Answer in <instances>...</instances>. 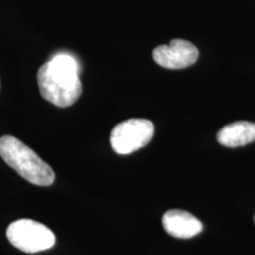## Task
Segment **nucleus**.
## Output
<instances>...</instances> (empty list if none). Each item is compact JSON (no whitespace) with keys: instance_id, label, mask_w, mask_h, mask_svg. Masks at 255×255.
Instances as JSON below:
<instances>
[{"instance_id":"6","label":"nucleus","mask_w":255,"mask_h":255,"mask_svg":"<svg viewBox=\"0 0 255 255\" xmlns=\"http://www.w3.org/2000/svg\"><path fill=\"white\" fill-rule=\"evenodd\" d=\"M162 223L170 237L178 239L194 238L203 229L202 222L199 219L181 209L168 210L162 218Z\"/></svg>"},{"instance_id":"4","label":"nucleus","mask_w":255,"mask_h":255,"mask_svg":"<svg viewBox=\"0 0 255 255\" xmlns=\"http://www.w3.org/2000/svg\"><path fill=\"white\" fill-rule=\"evenodd\" d=\"M154 130V124L149 120L131 119L124 121L111 130V148L119 155L131 154L151 141Z\"/></svg>"},{"instance_id":"3","label":"nucleus","mask_w":255,"mask_h":255,"mask_svg":"<svg viewBox=\"0 0 255 255\" xmlns=\"http://www.w3.org/2000/svg\"><path fill=\"white\" fill-rule=\"evenodd\" d=\"M8 241L24 253H39L56 244V235L43 223L30 219L12 222L6 231Z\"/></svg>"},{"instance_id":"2","label":"nucleus","mask_w":255,"mask_h":255,"mask_svg":"<svg viewBox=\"0 0 255 255\" xmlns=\"http://www.w3.org/2000/svg\"><path fill=\"white\" fill-rule=\"evenodd\" d=\"M0 156L28 182L40 187H49L55 182L52 168L13 136L5 135L0 138Z\"/></svg>"},{"instance_id":"8","label":"nucleus","mask_w":255,"mask_h":255,"mask_svg":"<svg viewBox=\"0 0 255 255\" xmlns=\"http://www.w3.org/2000/svg\"><path fill=\"white\" fill-rule=\"evenodd\" d=\"M254 222H255V215H254Z\"/></svg>"},{"instance_id":"1","label":"nucleus","mask_w":255,"mask_h":255,"mask_svg":"<svg viewBox=\"0 0 255 255\" xmlns=\"http://www.w3.org/2000/svg\"><path fill=\"white\" fill-rule=\"evenodd\" d=\"M78 75L77 59L68 53H58L38 70L40 95L56 107H71L81 97L83 90Z\"/></svg>"},{"instance_id":"5","label":"nucleus","mask_w":255,"mask_h":255,"mask_svg":"<svg viewBox=\"0 0 255 255\" xmlns=\"http://www.w3.org/2000/svg\"><path fill=\"white\" fill-rule=\"evenodd\" d=\"M154 60L165 69H184L199 58V50L190 41L173 39L168 45H159L152 52Z\"/></svg>"},{"instance_id":"7","label":"nucleus","mask_w":255,"mask_h":255,"mask_svg":"<svg viewBox=\"0 0 255 255\" xmlns=\"http://www.w3.org/2000/svg\"><path fill=\"white\" fill-rule=\"evenodd\" d=\"M216 138L220 144L228 148L246 145L255 141V123L239 121L227 124L219 130Z\"/></svg>"}]
</instances>
